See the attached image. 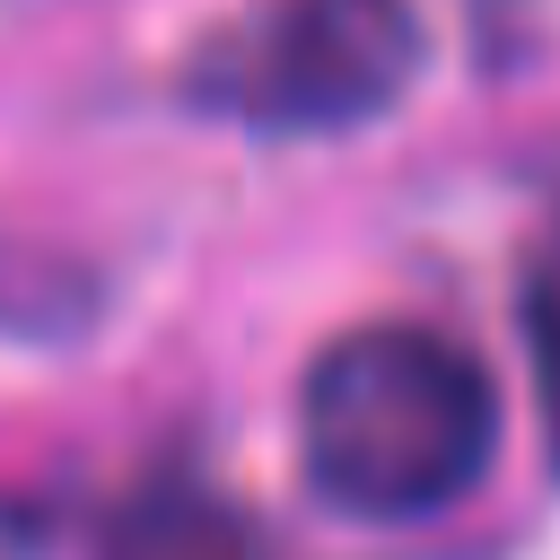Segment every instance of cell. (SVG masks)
<instances>
[{
  "label": "cell",
  "mask_w": 560,
  "mask_h": 560,
  "mask_svg": "<svg viewBox=\"0 0 560 560\" xmlns=\"http://www.w3.org/2000/svg\"><path fill=\"white\" fill-rule=\"evenodd\" d=\"M499 446L490 368L429 324H359L298 385L306 481L376 525L455 508Z\"/></svg>",
  "instance_id": "obj_1"
},
{
  "label": "cell",
  "mask_w": 560,
  "mask_h": 560,
  "mask_svg": "<svg viewBox=\"0 0 560 560\" xmlns=\"http://www.w3.org/2000/svg\"><path fill=\"white\" fill-rule=\"evenodd\" d=\"M411 0H254L184 61V88L254 131H341L385 114L411 88Z\"/></svg>",
  "instance_id": "obj_2"
},
{
  "label": "cell",
  "mask_w": 560,
  "mask_h": 560,
  "mask_svg": "<svg viewBox=\"0 0 560 560\" xmlns=\"http://www.w3.org/2000/svg\"><path fill=\"white\" fill-rule=\"evenodd\" d=\"M96 560H271V551H262V534H254L228 499L175 481V490H140V499L105 525Z\"/></svg>",
  "instance_id": "obj_3"
},
{
  "label": "cell",
  "mask_w": 560,
  "mask_h": 560,
  "mask_svg": "<svg viewBox=\"0 0 560 560\" xmlns=\"http://www.w3.org/2000/svg\"><path fill=\"white\" fill-rule=\"evenodd\" d=\"M525 332H534L542 429H551V455H560V228H551V245L534 254V280H525Z\"/></svg>",
  "instance_id": "obj_4"
}]
</instances>
